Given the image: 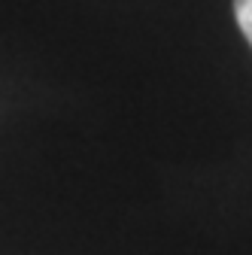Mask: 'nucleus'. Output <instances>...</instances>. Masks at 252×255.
<instances>
[{
    "label": "nucleus",
    "mask_w": 252,
    "mask_h": 255,
    "mask_svg": "<svg viewBox=\"0 0 252 255\" xmlns=\"http://www.w3.org/2000/svg\"><path fill=\"white\" fill-rule=\"evenodd\" d=\"M234 15H237V24L243 30V37L252 46V0H234Z\"/></svg>",
    "instance_id": "1"
}]
</instances>
